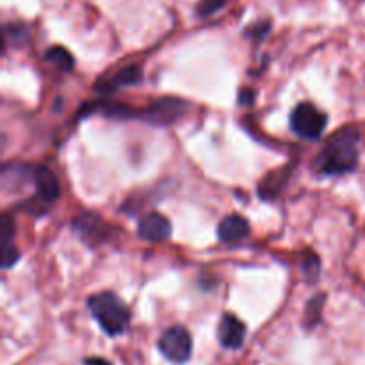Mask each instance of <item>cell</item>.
Returning a JSON list of instances; mask_svg holds the SVG:
<instances>
[{
    "mask_svg": "<svg viewBox=\"0 0 365 365\" xmlns=\"http://www.w3.org/2000/svg\"><path fill=\"white\" fill-rule=\"evenodd\" d=\"M71 228L91 248L107 242L109 239H113L114 234L113 227L95 212H81L71 221Z\"/></svg>",
    "mask_w": 365,
    "mask_h": 365,
    "instance_id": "8992f818",
    "label": "cell"
},
{
    "mask_svg": "<svg viewBox=\"0 0 365 365\" xmlns=\"http://www.w3.org/2000/svg\"><path fill=\"white\" fill-rule=\"evenodd\" d=\"M0 257H2V269H9V267H13L14 264L20 260V250L13 245H7V246H2L0 248Z\"/></svg>",
    "mask_w": 365,
    "mask_h": 365,
    "instance_id": "ffe728a7",
    "label": "cell"
},
{
    "mask_svg": "<svg viewBox=\"0 0 365 365\" xmlns=\"http://www.w3.org/2000/svg\"><path fill=\"white\" fill-rule=\"evenodd\" d=\"M157 348L168 362L184 365L189 362L192 355V337L187 328L182 324H175L160 335Z\"/></svg>",
    "mask_w": 365,
    "mask_h": 365,
    "instance_id": "277c9868",
    "label": "cell"
},
{
    "mask_svg": "<svg viewBox=\"0 0 365 365\" xmlns=\"http://www.w3.org/2000/svg\"><path fill=\"white\" fill-rule=\"evenodd\" d=\"M324 303H327V294L324 292H319V294L310 298V302L305 307V314H303V324H305V328L312 330V328H316L319 324L321 317H323Z\"/></svg>",
    "mask_w": 365,
    "mask_h": 365,
    "instance_id": "4fadbf2b",
    "label": "cell"
},
{
    "mask_svg": "<svg viewBox=\"0 0 365 365\" xmlns=\"http://www.w3.org/2000/svg\"><path fill=\"white\" fill-rule=\"evenodd\" d=\"M302 273L303 278L307 280V284H317V280H319L321 277V259L317 257L316 252H307L305 255H303Z\"/></svg>",
    "mask_w": 365,
    "mask_h": 365,
    "instance_id": "9a60e30c",
    "label": "cell"
},
{
    "mask_svg": "<svg viewBox=\"0 0 365 365\" xmlns=\"http://www.w3.org/2000/svg\"><path fill=\"white\" fill-rule=\"evenodd\" d=\"M292 170H294V164H289V166L280 168V170L273 171V173L267 175L266 178L262 180L259 187V195L262 196L264 200H274L284 187L287 185L289 178H291Z\"/></svg>",
    "mask_w": 365,
    "mask_h": 365,
    "instance_id": "7c38bea8",
    "label": "cell"
},
{
    "mask_svg": "<svg viewBox=\"0 0 365 365\" xmlns=\"http://www.w3.org/2000/svg\"><path fill=\"white\" fill-rule=\"evenodd\" d=\"M359 145V130L344 128L337 132L316 157L312 170L321 177H341V175L353 173L360 160Z\"/></svg>",
    "mask_w": 365,
    "mask_h": 365,
    "instance_id": "6da1fadb",
    "label": "cell"
},
{
    "mask_svg": "<svg viewBox=\"0 0 365 365\" xmlns=\"http://www.w3.org/2000/svg\"><path fill=\"white\" fill-rule=\"evenodd\" d=\"M143 73L135 64L127 68H121L120 71H116L110 77H103L96 82L95 89L96 91L103 93V95H109V93L118 91L121 88H128V86H138L141 82Z\"/></svg>",
    "mask_w": 365,
    "mask_h": 365,
    "instance_id": "30bf717a",
    "label": "cell"
},
{
    "mask_svg": "<svg viewBox=\"0 0 365 365\" xmlns=\"http://www.w3.org/2000/svg\"><path fill=\"white\" fill-rule=\"evenodd\" d=\"M4 36H6V41H13L14 45H25L29 41V29L24 24H6Z\"/></svg>",
    "mask_w": 365,
    "mask_h": 365,
    "instance_id": "2e32d148",
    "label": "cell"
},
{
    "mask_svg": "<svg viewBox=\"0 0 365 365\" xmlns=\"http://www.w3.org/2000/svg\"><path fill=\"white\" fill-rule=\"evenodd\" d=\"M289 123H291V130L296 135L309 139V141H316L323 135L324 128H327L328 116L323 110L317 109L314 103L303 102L292 109Z\"/></svg>",
    "mask_w": 365,
    "mask_h": 365,
    "instance_id": "3957f363",
    "label": "cell"
},
{
    "mask_svg": "<svg viewBox=\"0 0 365 365\" xmlns=\"http://www.w3.org/2000/svg\"><path fill=\"white\" fill-rule=\"evenodd\" d=\"M84 365H113L109 360L100 359V356H89V359H84Z\"/></svg>",
    "mask_w": 365,
    "mask_h": 365,
    "instance_id": "7402d4cb",
    "label": "cell"
},
{
    "mask_svg": "<svg viewBox=\"0 0 365 365\" xmlns=\"http://www.w3.org/2000/svg\"><path fill=\"white\" fill-rule=\"evenodd\" d=\"M250 234H252V228H250L248 220L239 214H230V216L223 217L217 227V237L225 245H239Z\"/></svg>",
    "mask_w": 365,
    "mask_h": 365,
    "instance_id": "8fae6325",
    "label": "cell"
},
{
    "mask_svg": "<svg viewBox=\"0 0 365 365\" xmlns=\"http://www.w3.org/2000/svg\"><path fill=\"white\" fill-rule=\"evenodd\" d=\"M14 239V223L9 214H4L0 220V248L7 245H13Z\"/></svg>",
    "mask_w": 365,
    "mask_h": 365,
    "instance_id": "d6986e66",
    "label": "cell"
},
{
    "mask_svg": "<svg viewBox=\"0 0 365 365\" xmlns=\"http://www.w3.org/2000/svg\"><path fill=\"white\" fill-rule=\"evenodd\" d=\"M187 110V102L180 98H160L157 102L150 103L145 109H135L134 120H143L155 127H170L177 123Z\"/></svg>",
    "mask_w": 365,
    "mask_h": 365,
    "instance_id": "5b68a950",
    "label": "cell"
},
{
    "mask_svg": "<svg viewBox=\"0 0 365 365\" xmlns=\"http://www.w3.org/2000/svg\"><path fill=\"white\" fill-rule=\"evenodd\" d=\"M32 182H34L36 189V195L32 200L38 202L45 210H48L61 196V187L56 175L48 168L38 166L34 168V173H32Z\"/></svg>",
    "mask_w": 365,
    "mask_h": 365,
    "instance_id": "52a82bcc",
    "label": "cell"
},
{
    "mask_svg": "<svg viewBox=\"0 0 365 365\" xmlns=\"http://www.w3.org/2000/svg\"><path fill=\"white\" fill-rule=\"evenodd\" d=\"M271 27H273V25H271V21H267V20L257 21V24H252L248 29H246L245 36L248 39H252L253 43H260L267 34H269Z\"/></svg>",
    "mask_w": 365,
    "mask_h": 365,
    "instance_id": "e0dca14e",
    "label": "cell"
},
{
    "mask_svg": "<svg viewBox=\"0 0 365 365\" xmlns=\"http://www.w3.org/2000/svg\"><path fill=\"white\" fill-rule=\"evenodd\" d=\"M225 6H227V0H200L196 6V14L200 18H209L223 9Z\"/></svg>",
    "mask_w": 365,
    "mask_h": 365,
    "instance_id": "ac0fdd59",
    "label": "cell"
},
{
    "mask_svg": "<svg viewBox=\"0 0 365 365\" xmlns=\"http://www.w3.org/2000/svg\"><path fill=\"white\" fill-rule=\"evenodd\" d=\"M217 339L225 349H241L246 341V327L234 314H223L220 328H217Z\"/></svg>",
    "mask_w": 365,
    "mask_h": 365,
    "instance_id": "9c48e42d",
    "label": "cell"
},
{
    "mask_svg": "<svg viewBox=\"0 0 365 365\" xmlns=\"http://www.w3.org/2000/svg\"><path fill=\"white\" fill-rule=\"evenodd\" d=\"M45 61L59 71H71L75 68V59L64 46H50L45 52Z\"/></svg>",
    "mask_w": 365,
    "mask_h": 365,
    "instance_id": "5bb4252c",
    "label": "cell"
},
{
    "mask_svg": "<svg viewBox=\"0 0 365 365\" xmlns=\"http://www.w3.org/2000/svg\"><path fill=\"white\" fill-rule=\"evenodd\" d=\"M88 309L96 323L109 337L125 334L130 324L132 314L127 303L118 294L109 291L98 292L88 298Z\"/></svg>",
    "mask_w": 365,
    "mask_h": 365,
    "instance_id": "7a4b0ae2",
    "label": "cell"
},
{
    "mask_svg": "<svg viewBox=\"0 0 365 365\" xmlns=\"http://www.w3.org/2000/svg\"><path fill=\"white\" fill-rule=\"evenodd\" d=\"M239 106L242 107H250L253 106V102H255V91H253L252 88H242L241 91H239Z\"/></svg>",
    "mask_w": 365,
    "mask_h": 365,
    "instance_id": "44dd1931",
    "label": "cell"
},
{
    "mask_svg": "<svg viewBox=\"0 0 365 365\" xmlns=\"http://www.w3.org/2000/svg\"><path fill=\"white\" fill-rule=\"evenodd\" d=\"M170 220L160 212H150L139 221L138 235L146 242H164L171 237Z\"/></svg>",
    "mask_w": 365,
    "mask_h": 365,
    "instance_id": "ba28073f",
    "label": "cell"
}]
</instances>
